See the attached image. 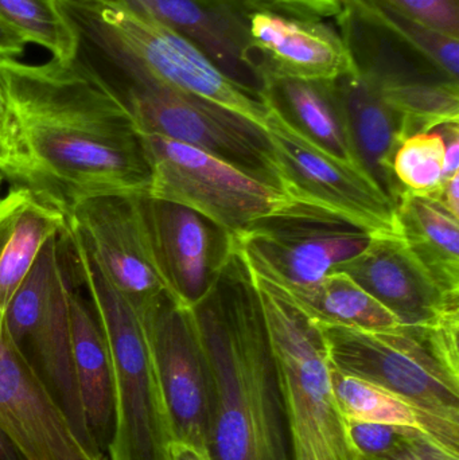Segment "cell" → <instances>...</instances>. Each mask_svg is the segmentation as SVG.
I'll return each instance as SVG.
<instances>
[{
	"label": "cell",
	"instance_id": "9c48e42d",
	"mask_svg": "<svg viewBox=\"0 0 459 460\" xmlns=\"http://www.w3.org/2000/svg\"><path fill=\"white\" fill-rule=\"evenodd\" d=\"M336 22L356 72L406 118L409 137L459 120V80L380 21L363 0H341Z\"/></svg>",
	"mask_w": 459,
	"mask_h": 460
},
{
	"label": "cell",
	"instance_id": "8992f818",
	"mask_svg": "<svg viewBox=\"0 0 459 460\" xmlns=\"http://www.w3.org/2000/svg\"><path fill=\"white\" fill-rule=\"evenodd\" d=\"M255 281L282 373L296 460H358L331 388L320 327L274 284L258 276Z\"/></svg>",
	"mask_w": 459,
	"mask_h": 460
},
{
	"label": "cell",
	"instance_id": "3957f363",
	"mask_svg": "<svg viewBox=\"0 0 459 460\" xmlns=\"http://www.w3.org/2000/svg\"><path fill=\"white\" fill-rule=\"evenodd\" d=\"M75 35L73 58L96 75H146L266 126L263 100L147 13L108 0H56Z\"/></svg>",
	"mask_w": 459,
	"mask_h": 460
},
{
	"label": "cell",
	"instance_id": "8fae6325",
	"mask_svg": "<svg viewBox=\"0 0 459 460\" xmlns=\"http://www.w3.org/2000/svg\"><path fill=\"white\" fill-rule=\"evenodd\" d=\"M150 167L147 194L196 210L236 237L280 207L288 194L199 148L140 135Z\"/></svg>",
	"mask_w": 459,
	"mask_h": 460
},
{
	"label": "cell",
	"instance_id": "6da1fadb",
	"mask_svg": "<svg viewBox=\"0 0 459 460\" xmlns=\"http://www.w3.org/2000/svg\"><path fill=\"white\" fill-rule=\"evenodd\" d=\"M10 127L0 175L65 217L93 197L147 193L150 167L124 102L75 59L0 57Z\"/></svg>",
	"mask_w": 459,
	"mask_h": 460
},
{
	"label": "cell",
	"instance_id": "7c38bea8",
	"mask_svg": "<svg viewBox=\"0 0 459 460\" xmlns=\"http://www.w3.org/2000/svg\"><path fill=\"white\" fill-rule=\"evenodd\" d=\"M139 319L172 442L193 446L207 456L209 367L190 310L164 294Z\"/></svg>",
	"mask_w": 459,
	"mask_h": 460
},
{
	"label": "cell",
	"instance_id": "e575fe53",
	"mask_svg": "<svg viewBox=\"0 0 459 460\" xmlns=\"http://www.w3.org/2000/svg\"><path fill=\"white\" fill-rule=\"evenodd\" d=\"M430 197L438 199L453 216L459 218V172L445 180L441 188Z\"/></svg>",
	"mask_w": 459,
	"mask_h": 460
},
{
	"label": "cell",
	"instance_id": "5b68a950",
	"mask_svg": "<svg viewBox=\"0 0 459 460\" xmlns=\"http://www.w3.org/2000/svg\"><path fill=\"white\" fill-rule=\"evenodd\" d=\"M459 313L437 324L361 330L317 323L333 369L459 423Z\"/></svg>",
	"mask_w": 459,
	"mask_h": 460
},
{
	"label": "cell",
	"instance_id": "e0dca14e",
	"mask_svg": "<svg viewBox=\"0 0 459 460\" xmlns=\"http://www.w3.org/2000/svg\"><path fill=\"white\" fill-rule=\"evenodd\" d=\"M248 24L261 75L334 81L355 69L339 29L322 18L267 2Z\"/></svg>",
	"mask_w": 459,
	"mask_h": 460
},
{
	"label": "cell",
	"instance_id": "30bf717a",
	"mask_svg": "<svg viewBox=\"0 0 459 460\" xmlns=\"http://www.w3.org/2000/svg\"><path fill=\"white\" fill-rule=\"evenodd\" d=\"M375 232L342 213L299 197L234 237L253 275L280 289L309 286L364 251Z\"/></svg>",
	"mask_w": 459,
	"mask_h": 460
},
{
	"label": "cell",
	"instance_id": "74e56055",
	"mask_svg": "<svg viewBox=\"0 0 459 460\" xmlns=\"http://www.w3.org/2000/svg\"><path fill=\"white\" fill-rule=\"evenodd\" d=\"M170 460H210L193 446L182 442H172L170 446Z\"/></svg>",
	"mask_w": 459,
	"mask_h": 460
},
{
	"label": "cell",
	"instance_id": "d590c367",
	"mask_svg": "<svg viewBox=\"0 0 459 460\" xmlns=\"http://www.w3.org/2000/svg\"><path fill=\"white\" fill-rule=\"evenodd\" d=\"M27 43L0 19V57H15L24 53Z\"/></svg>",
	"mask_w": 459,
	"mask_h": 460
},
{
	"label": "cell",
	"instance_id": "2e32d148",
	"mask_svg": "<svg viewBox=\"0 0 459 460\" xmlns=\"http://www.w3.org/2000/svg\"><path fill=\"white\" fill-rule=\"evenodd\" d=\"M147 13L199 49L226 77L261 99L264 78L248 13L272 0H108ZM274 3V2H272Z\"/></svg>",
	"mask_w": 459,
	"mask_h": 460
},
{
	"label": "cell",
	"instance_id": "f546056e",
	"mask_svg": "<svg viewBox=\"0 0 459 460\" xmlns=\"http://www.w3.org/2000/svg\"><path fill=\"white\" fill-rule=\"evenodd\" d=\"M347 429L358 458L366 459L390 456L422 438H428L419 429L411 427L371 423L353 419L347 420Z\"/></svg>",
	"mask_w": 459,
	"mask_h": 460
},
{
	"label": "cell",
	"instance_id": "d6986e66",
	"mask_svg": "<svg viewBox=\"0 0 459 460\" xmlns=\"http://www.w3.org/2000/svg\"><path fill=\"white\" fill-rule=\"evenodd\" d=\"M0 429L29 460H97L0 327Z\"/></svg>",
	"mask_w": 459,
	"mask_h": 460
},
{
	"label": "cell",
	"instance_id": "9a60e30c",
	"mask_svg": "<svg viewBox=\"0 0 459 460\" xmlns=\"http://www.w3.org/2000/svg\"><path fill=\"white\" fill-rule=\"evenodd\" d=\"M140 194L84 199L66 218L137 318L167 294L151 256Z\"/></svg>",
	"mask_w": 459,
	"mask_h": 460
},
{
	"label": "cell",
	"instance_id": "d4e9b609",
	"mask_svg": "<svg viewBox=\"0 0 459 460\" xmlns=\"http://www.w3.org/2000/svg\"><path fill=\"white\" fill-rule=\"evenodd\" d=\"M331 388L347 420L411 427L459 458V423L423 410L410 400L368 381L331 369Z\"/></svg>",
	"mask_w": 459,
	"mask_h": 460
},
{
	"label": "cell",
	"instance_id": "4316f807",
	"mask_svg": "<svg viewBox=\"0 0 459 460\" xmlns=\"http://www.w3.org/2000/svg\"><path fill=\"white\" fill-rule=\"evenodd\" d=\"M0 19L27 45L46 49L53 58L70 61L75 57V31L56 0H0Z\"/></svg>",
	"mask_w": 459,
	"mask_h": 460
},
{
	"label": "cell",
	"instance_id": "5bb4252c",
	"mask_svg": "<svg viewBox=\"0 0 459 460\" xmlns=\"http://www.w3.org/2000/svg\"><path fill=\"white\" fill-rule=\"evenodd\" d=\"M151 256L167 295L183 308L199 305L236 249L234 235L196 210L140 194Z\"/></svg>",
	"mask_w": 459,
	"mask_h": 460
},
{
	"label": "cell",
	"instance_id": "d6a6232c",
	"mask_svg": "<svg viewBox=\"0 0 459 460\" xmlns=\"http://www.w3.org/2000/svg\"><path fill=\"white\" fill-rule=\"evenodd\" d=\"M445 142V180L459 172V120L437 127Z\"/></svg>",
	"mask_w": 459,
	"mask_h": 460
},
{
	"label": "cell",
	"instance_id": "484cf974",
	"mask_svg": "<svg viewBox=\"0 0 459 460\" xmlns=\"http://www.w3.org/2000/svg\"><path fill=\"white\" fill-rule=\"evenodd\" d=\"M280 291L315 323L361 330H388L401 324L390 310L341 270H331L309 286Z\"/></svg>",
	"mask_w": 459,
	"mask_h": 460
},
{
	"label": "cell",
	"instance_id": "836d02e7",
	"mask_svg": "<svg viewBox=\"0 0 459 460\" xmlns=\"http://www.w3.org/2000/svg\"><path fill=\"white\" fill-rule=\"evenodd\" d=\"M272 2L282 7L322 19H336L341 10V0H272Z\"/></svg>",
	"mask_w": 459,
	"mask_h": 460
},
{
	"label": "cell",
	"instance_id": "ac0fdd59",
	"mask_svg": "<svg viewBox=\"0 0 459 460\" xmlns=\"http://www.w3.org/2000/svg\"><path fill=\"white\" fill-rule=\"evenodd\" d=\"M333 270L350 276L401 324H437L458 311L459 297L442 289L398 233H375L361 253Z\"/></svg>",
	"mask_w": 459,
	"mask_h": 460
},
{
	"label": "cell",
	"instance_id": "7a4b0ae2",
	"mask_svg": "<svg viewBox=\"0 0 459 460\" xmlns=\"http://www.w3.org/2000/svg\"><path fill=\"white\" fill-rule=\"evenodd\" d=\"M189 310L209 367L207 458L296 460L282 373L237 246L212 291Z\"/></svg>",
	"mask_w": 459,
	"mask_h": 460
},
{
	"label": "cell",
	"instance_id": "8d00e7d4",
	"mask_svg": "<svg viewBox=\"0 0 459 460\" xmlns=\"http://www.w3.org/2000/svg\"><path fill=\"white\" fill-rule=\"evenodd\" d=\"M0 460H29L13 438L0 429Z\"/></svg>",
	"mask_w": 459,
	"mask_h": 460
},
{
	"label": "cell",
	"instance_id": "ffe728a7",
	"mask_svg": "<svg viewBox=\"0 0 459 460\" xmlns=\"http://www.w3.org/2000/svg\"><path fill=\"white\" fill-rule=\"evenodd\" d=\"M353 156L396 208L406 189L393 174V156L407 135L406 118L355 69L336 80Z\"/></svg>",
	"mask_w": 459,
	"mask_h": 460
},
{
	"label": "cell",
	"instance_id": "ab89813d",
	"mask_svg": "<svg viewBox=\"0 0 459 460\" xmlns=\"http://www.w3.org/2000/svg\"><path fill=\"white\" fill-rule=\"evenodd\" d=\"M3 156H4V145H3L2 137H0V164H2Z\"/></svg>",
	"mask_w": 459,
	"mask_h": 460
},
{
	"label": "cell",
	"instance_id": "60d3db41",
	"mask_svg": "<svg viewBox=\"0 0 459 460\" xmlns=\"http://www.w3.org/2000/svg\"><path fill=\"white\" fill-rule=\"evenodd\" d=\"M3 181H4V178H3L2 175H0V189H2Z\"/></svg>",
	"mask_w": 459,
	"mask_h": 460
},
{
	"label": "cell",
	"instance_id": "83f0119b",
	"mask_svg": "<svg viewBox=\"0 0 459 460\" xmlns=\"http://www.w3.org/2000/svg\"><path fill=\"white\" fill-rule=\"evenodd\" d=\"M393 174L410 193L430 196L445 181V142L437 129L406 137L393 156Z\"/></svg>",
	"mask_w": 459,
	"mask_h": 460
},
{
	"label": "cell",
	"instance_id": "7402d4cb",
	"mask_svg": "<svg viewBox=\"0 0 459 460\" xmlns=\"http://www.w3.org/2000/svg\"><path fill=\"white\" fill-rule=\"evenodd\" d=\"M263 78L261 99L269 110L326 153L357 166L336 80H307L269 73H264Z\"/></svg>",
	"mask_w": 459,
	"mask_h": 460
},
{
	"label": "cell",
	"instance_id": "cb8c5ba5",
	"mask_svg": "<svg viewBox=\"0 0 459 460\" xmlns=\"http://www.w3.org/2000/svg\"><path fill=\"white\" fill-rule=\"evenodd\" d=\"M395 232L442 289L459 297V218L438 199L406 191L395 208Z\"/></svg>",
	"mask_w": 459,
	"mask_h": 460
},
{
	"label": "cell",
	"instance_id": "52a82bcc",
	"mask_svg": "<svg viewBox=\"0 0 459 460\" xmlns=\"http://www.w3.org/2000/svg\"><path fill=\"white\" fill-rule=\"evenodd\" d=\"M72 284L62 232L38 254L5 313L4 329L81 446L97 460H105L89 437L75 381L69 319Z\"/></svg>",
	"mask_w": 459,
	"mask_h": 460
},
{
	"label": "cell",
	"instance_id": "4dcf8cb0",
	"mask_svg": "<svg viewBox=\"0 0 459 460\" xmlns=\"http://www.w3.org/2000/svg\"><path fill=\"white\" fill-rule=\"evenodd\" d=\"M436 29L459 38V0H383Z\"/></svg>",
	"mask_w": 459,
	"mask_h": 460
},
{
	"label": "cell",
	"instance_id": "4fadbf2b",
	"mask_svg": "<svg viewBox=\"0 0 459 460\" xmlns=\"http://www.w3.org/2000/svg\"><path fill=\"white\" fill-rule=\"evenodd\" d=\"M264 127L288 196L331 208L372 232L396 233L395 207L360 167L326 153L274 111Z\"/></svg>",
	"mask_w": 459,
	"mask_h": 460
},
{
	"label": "cell",
	"instance_id": "f1b7e54d",
	"mask_svg": "<svg viewBox=\"0 0 459 460\" xmlns=\"http://www.w3.org/2000/svg\"><path fill=\"white\" fill-rule=\"evenodd\" d=\"M388 27L430 57L445 72L459 80V38L396 10L383 0H363Z\"/></svg>",
	"mask_w": 459,
	"mask_h": 460
},
{
	"label": "cell",
	"instance_id": "44dd1931",
	"mask_svg": "<svg viewBox=\"0 0 459 460\" xmlns=\"http://www.w3.org/2000/svg\"><path fill=\"white\" fill-rule=\"evenodd\" d=\"M73 367L89 437L107 460L115 434L116 396L112 361L96 315L80 289L69 292Z\"/></svg>",
	"mask_w": 459,
	"mask_h": 460
},
{
	"label": "cell",
	"instance_id": "603a6c76",
	"mask_svg": "<svg viewBox=\"0 0 459 460\" xmlns=\"http://www.w3.org/2000/svg\"><path fill=\"white\" fill-rule=\"evenodd\" d=\"M65 228L66 217L27 189H11L0 199V327L38 254Z\"/></svg>",
	"mask_w": 459,
	"mask_h": 460
},
{
	"label": "cell",
	"instance_id": "1f68e13d",
	"mask_svg": "<svg viewBox=\"0 0 459 460\" xmlns=\"http://www.w3.org/2000/svg\"><path fill=\"white\" fill-rule=\"evenodd\" d=\"M358 460H459V458L446 453L441 446L428 438H422L390 456H382V458H358Z\"/></svg>",
	"mask_w": 459,
	"mask_h": 460
},
{
	"label": "cell",
	"instance_id": "277c9868",
	"mask_svg": "<svg viewBox=\"0 0 459 460\" xmlns=\"http://www.w3.org/2000/svg\"><path fill=\"white\" fill-rule=\"evenodd\" d=\"M64 238L112 361L116 423L107 460H170L172 429L140 319L67 221Z\"/></svg>",
	"mask_w": 459,
	"mask_h": 460
},
{
	"label": "cell",
	"instance_id": "f35d334b",
	"mask_svg": "<svg viewBox=\"0 0 459 460\" xmlns=\"http://www.w3.org/2000/svg\"><path fill=\"white\" fill-rule=\"evenodd\" d=\"M8 127H10V118H8L7 104H5L4 94H3L2 85H0V137H2L4 147L5 139H7L8 135Z\"/></svg>",
	"mask_w": 459,
	"mask_h": 460
},
{
	"label": "cell",
	"instance_id": "ba28073f",
	"mask_svg": "<svg viewBox=\"0 0 459 460\" xmlns=\"http://www.w3.org/2000/svg\"><path fill=\"white\" fill-rule=\"evenodd\" d=\"M99 80L124 102L140 135H156L199 148L283 190L269 134L260 124L146 75H107Z\"/></svg>",
	"mask_w": 459,
	"mask_h": 460
}]
</instances>
